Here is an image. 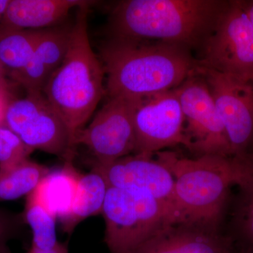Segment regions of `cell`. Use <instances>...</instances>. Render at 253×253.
<instances>
[{"label":"cell","instance_id":"obj_14","mask_svg":"<svg viewBox=\"0 0 253 253\" xmlns=\"http://www.w3.org/2000/svg\"><path fill=\"white\" fill-rule=\"evenodd\" d=\"M72 27L73 25L61 23L44 29L27 66L11 76V79L22 86L26 92L42 91L65 59Z\"/></svg>","mask_w":253,"mask_h":253},{"label":"cell","instance_id":"obj_17","mask_svg":"<svg viewBox=\"0 0 253 253\" xmlns=\"http://www.w3.org/2000/svg\"><path fill=\"white\" fill-rule=\"evenodd\" d=\"M81 174L73 166V160H66L62 167L50 169L32 194L56 219L62 221L72 210Z\"/></svg>","mask_w":253,"mask_h":253},{"label":"cell","instance_id":"obj_26","mask_svg":"<svg viewBox=\"0 0 253 253\" xmlns=\"http://www.w3.org/2000/svg\"><path fill=\"white\" fill-rule=\"evenodd\" d=\"M10 0H0V22L2 20L3 16L9 4Z\"/></svg>","mask_w":253,"mask_h":253},{"label":"cell","instance_id":"obj_9","mask_svg":"<svg viewBox=\"0 0 253 253\" xmlns=\"http://www.w3.org/2000/svg\"><path fill=\"white\" fill-rule=\"evenodd\" d=\"M227 135L234 156L253 151V80L224 74L199 64Z\"/></svg>","mask_w":253,"mask_h":253},{"label":"cell","instance_id":"obj_25","mask_svg":"<svg viewBox=\"0 0 253 253\" xmlns=\"http://www.w3.org/2000/svg\"><path fill=\"white\" fill-rule=\"evenodd\" d=\"M242 3L253 26V0H242Z\"/></svg>","mask_w":253,"mask_h":253},{"label":"cell","instance_id":"obj_22","mask_svg":"<svg viewBox=\"0 0 253 253\" xmlns=\"http://www.w3.org/2000/svg\"><path fill=\"white\" fill-rule=\"evenodd\" d=\"M33 151L7 126H0V168L13 166L28 158Z\"/></svg>","mask_w":253,"mask_h":253},{"label":"cell","instance_id":"obj_3","mask_svg":"<svg viewBox=\"0 0 253 253\" xmlns=\"http://www.w3.org/2000/svg\"><path fill=\"white\" fill-rule=\"evenodd\" d=\"M156 155L174 177V224L223 232L221 226L230 206L231 188L239 180L242 158H189L169 151Z\"/></svg>","mask_w":253,"mask_h":253},{"label":"cell","instance_id":"obj_1","mask_svg":"<svg viewBox=\"0 0 253 253\" xmlns=\"http://www.w3.org/2000/svg\"><path fill=\"white\" fill-rule=\"evenodd\" d=\"M99 54L109 97L141 99L172 90L199 66L191 49L163 42L109 38Z\"/></svg>","mask_w":253,"mask_h":253},{"label":"cell","instance_id":"obj_4","mask_svg":"<svg viewBox=\"0 0 253 253\" xmlns=\"http://www.w3.org/2000/svg\"><path fill=\"white\" fill-rule=\"evenodd\" d=\"M92 2L77 8L65 59L42 90L67 126L74 144L105 92L104 67L88 37L87 14Z\"/></svg>","mask_w":253,"mask_h":253},{"label":"cell","instance_id":"obj_23","mask_svg":"<svg viewBox=\"0 0 253 253\" xmlns=\"http://www.w3.org/2000/svg\"><path fill=\"white\" fill-rule=\"evenodd\" d=\"M25 223L23 214L0 208V253H11L9 243L16 237Z\"/></svg>","mask_w":253,"mask_h":253},{"label":"cell","instance_id":"obj_10","mask_svg":"<svg viewBox=\"0 0 253 253\" xmlns=\"http://www.w3.org/2000/svg\"><path fill=\"white\" fill-rule=\"evenodd\" d=\"M140 100L109 97L90 124L78 133L76 146H85L99 165L109 164L134 154V113Z\"/></svg>","mask_w":253,"mask_h":253},{"label":"cell","instance_id":"obj_15","mask_svg":"<svg viewBox=\"0 0 253 253\" xmlns=\"http://www.w3.org/2000/svg\"><path fill=\"white\" fill-rule=\"evenodd\" d=\"M89 1L10 0L0 29L43 30L61 24L73 8Z\"/></svg>","mask_w":253,"mask_h":253},{"label":"cell","instance_id":"obj_16","mask_svg":"<svg viewBox=\"0 0 253 253\" xmlns=\"http://www.w3.org/2000/svg\"><path fill=\"white\" fill-rule=\"evenodd\" d=\"M238 192L230 208L229 229L225 233L234 246L253 253V151L243 158Z\"/></svg>","mask_w":253,"mask_h":253},{"label":"cell","instance_id":"obj_5","mask_svg":"<svg viewBox=\"0 0 253 253\" xmlns=\"http://www.w3.org/2000/svg\"><path fill=\"white\" fill-rule=\"evenodd\" d=\"M101 214L106 225L104 242L110 253H131L171 224L161 203L139 190L109 186Z\"/></svg>","mask_w":253,"mask_h":253},{"label":"cell","instance_id":"obj_13","mask_svg":"<svg viewBox=\"0 0 253 253\" xmlns=\"http://www.w3.org/2000/svg\"><path fill=\"white\" fill-rule=\"evenodd\" d=\"M234 247L225 233L184 224H169L131 253H230Z\"/></svg>","mask_w":253,"mask_h":253},{"label":"cell","instance_id":"obj_28","mask_svg":"<svg viewBox=\"0 0 253 253\" xmlns=\"http://www.w3.org/2000/svg\"><path fill=\"white\" fill-rule=\"evenodd\" d=\"M230 253H250L246 252V251H242V250L237 249L234 246V249H233L232 251Z\"/></svg>","mask_w":253,"mask_h":253},{"label":"cell","instance_id":"obj_19","mask_svg":"<svg viewBox=\"0 0 253 253\" xmlns=\"http://www.w3.org/2000/svg\"><path fill=\"white\" fill-rule=\"evenodd\" d=\"M50 169L29 158L13 166L0 168V202L27 197Z\"/></svg>","mask_w":253,"mask_h":253},{"label":"cell","instance_id":"obj_24","mask_svg":"<svg viewBox=\"0 0 253 253\" xmlns=\"http://www.w3.org/2000/svg\"><path fill=\"white\" fill-rule=\"evenodd\" d=\"M27 253H68L67 244L66 243H58L57 245L49 251H40L31 249Z\"/></svg>","mask_w":253,"mask_h":253},{"label":"cell","instance_id":"obj_2","mask_svg":"<svg viewBox=\"0 0 253 253\" xmlns=\"http://www.w3.org/2000/svg\"><path fill=\"white\" fill-rule=\"evenodd\" d=\"M225 0H126L109 18V38L163 42L199 49L213 30Z\"/></svg>","mask_w":253,"mask_h":253},{"label":"cell","instance_id":"obj_11","mask_svg":"<svg viewBox=\"0 0 253 253\" xmlns=\"http://www.w3.org/2000/svg\"><path fill=\"white\" fill-rule=\"evenodd\" d=\"M133 154L153 158L176 145L186 146L184 117L176 89L143 98L134 118Z\"/></svg>","mask_w":253,"mask_h":253},{"label":"cell","instance_id":"obj_6","mask_svg":"<svg viewBox=\"0 0 253 253\" xmlns=\"http://www.w3.org/2000/svg\"><path fill=\"white\" fill-rule=\"evenodd\" d=\"M199 64L253 80V26L242 0H228L215 28L199 48Z\"/></svg>","mask_w":253,"mask_h":253},{"label":"cell","instance_id":"obj_7","mask_svg":"<svg viewBox=\"0 0 253 253\" xmlns=\"http://www.w3.org/2000/svg\"><path fill=\"white\" fill-rule=\"evenodd\" d=\"M3 124L33 151L73 160V136L42 91L26 92L24 97L10 101Z\"/></svg>","mask_w":253,"mask_h":253},{"label":"cell","instance_id":"obj_12","mask_svg":"<svg viewBox=\"0 0 253 253\" xmlns=\"http://www.w3.org/2000/svg\"><path fill=\"white\" fill-rule=\"evenodd\" d=\"M94 168L104 175L109 186L151 195L164 207L171 224H174V179L162 163L132 154L107 165L95 163Z\"/></svg>","mask_w":253,"mask_h":253},{"label":"cell","instance_id":"obj_21","mask_svg":"<svg viewBox=\"0 0 253 253\" xmlns=\"http://www.w3.org/2000/svg\"><path fill=\"white\" fill-rule=\"evenodd\" d=\"M23 215L25 223H27L33 232L31 249L40 251L54 249L59 243L56 236V218L32 193L26 197Z\"/></svg>","mask_w":253,"mask_h":253},{"label":"cell","instance_id":"obj_8","mask_svg":"<svg viewBox=\"0 0 253 253\" xmlns=\"http://www.w3.org/2000/svg\"><path fill=\"white\" fill-rule=\"evenodd\" d=\"M176 91L185 122L186 147L195 157H232L225 128L204 78L196 73Z\"/></svg>","mask_w":253,"mask_h":253},{"label":"cell","instance_id":"obj_18","mask_svg":"<svg viewBox=\"0 0 253 253\" xmlns=\"http://www.w3.org/2000/svg\"><path fill=\"white\" fill-rule=\"evenodd\" d=\"M109 187L104 175L95 168L87 174H82L72 210L61 221L63 231L71 234L86 218L101 214Z\"/></svg>","mask_w":253,"mask_h":253},{"label":"cell","instance_id":"obj_27","mask_svg":"<svg viewBox=\"0 0 253 253\" xmlns=\"http://www.w3.org/2000/svg\"><path fill=\"white\" fill-rule=\"evenodd\" d=\"M6 76H7V73L3 67L2 64L0 62V77H6Z\"/></svg>","mask_w":253,"mask_h":253},{"label":"cell","instance_id":"obj_20","mask_svg":"<svg viewBox=\"0 0 253 253\" xmlns=\"http://www.w3.org/2000/svg\"><path fill=\"white\" fill-rule=\"evenodd\" d=\"M43 31L0 29V62L8 76L27 66Z\"/></svg>","mask_w":253,"mask_h":253}]
</instances>
